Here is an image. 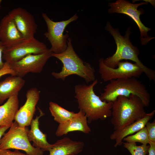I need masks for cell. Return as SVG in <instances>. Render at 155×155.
<instances>
[{
	"instance_id": "obj_1",
	"label": "cell",
	"mask_w": 155,
	"mask_h": 155,
	"mask_svg": "<svg viewBox=\"0 0 155 155\" xmlns=\"http://www.w3.org/2000/svg\"><path fill=\"white\" fill-rule=\"evenodd\" d=\"M105 29L113 36L117 45L115 53L111 57L103 59L104 64L112 68L116 67L118 63L123 60H129L137 64L150 80L155 81V71L144 65L138 58L140 51L133 46L129 39L131 29L129 28L125 35H121L117 28L112 27L110 22L106 23Z\"/></svg>"
},
{
	"instance_id": "obj_2",
	"label": "cell",
	"mask_w": 155,
	"mask_h": 155,
	"mask_svg": "<svg viewBox=\"0 0 155 155\" xmlns=\"http://www.w3.org/2000/svg\"><path fill=\"white\" fill-rule=\"evenodd\" d=\"M98 82L96 79L89 85L78 84L74 87L78 108L85 114L89 123L98 120H105L111 116L113 102L102 100L94 91Z\"/></svg>"
},
{
	"instance_id": "obj_3",
	"label": "cell",
	"mask_w": 155,
	"mask_h": 155,
	"mask_svg": "<svg viewBox=\"0 0 155 155\" xmlns=\"http://www.w3.org/2000/svg\"><path fill=\"white\" fill-rule=\"evenodd\" d=\"M145 106L137 96H118L113 102L111 122L114 131L125 127L143 117L146 113Z\"/></svg>"
},
{
	"instance_id": "obj_4",
	"label": "cell",
	"mask_w": 155,
	"mask_h": 155,
	"mask_svg": "<svg viewBox=\"0 0 155 155\" xmlns=\"http://www.w3.org/2000/svg\"><path fill=\"white\" fill-rule=\"evenodd\" d=\"M67 44V47L64 52L52 54V57L58 59L63 64L61 71L52 72V75L57 79L64 81L67 77L74 75L83 78L87 83L93 82L96 80L94 68L89 63L84 61L77 55L70 37L68 38Z\"/></svg>"
},
{
	"instance_id": "obj_5",
	"label": "cell",
	"mask_w": 155,
	"mask_h": 155,
	"mask_svg": "<svg viewBox=\"0 0 155 155\" xmlns=\"http://www.w3.org/2000/svg\"><path fill=\"white\" fill-rule=\"evenodd\" d=\"M131 94L138 96L145 106H149L150 93L144 85L134 77L110 81L105 86L100 97L103 101L113 102L119 96L129 97Z\"/></svg>"
},
{
	"instance_id": "obj_6",
	"label": "cell",
	"mask_w": 155,
	"mask_h": 155,
	"mask_svg": "<svg viewBox=\"0 0 155 155\" xmlns=\"http://www.w3.org/2000/svg\"><path fill=\"white\" fill-rule=\"evenodd\" d=\"M9 128L0 140V150H20L29 155H43V151L30 144L27 136V127H20L15 121Z\"/></svg>"
},
{
	"instance_id": "obj_7",
	"label": "cell",
	"mask_w": 155,
	"mask_h": 155,
	"mask_svg": "<svg viewBox=\"0 0 155 155\" xmlns=\"http://www.w3.org/2000/svg\"><path fill=\"white\" fill-rule=\"evenodd\" d=\"M42 16L47 28V31L44 35L51 44L50 50L56 54L63 53L67 47V41L69 37L68 33L64 34V30L70 23L77 20L78 16L76 14L67 20L55 22L45 13H42Z\"/></svg>"
},
{
	"instance_id": "obj_8",
	"label": "cell",
	"mask_w": 155,
	"mask_h": 155,
	"mask_svg": "<svg viewBox=\"0 0 155 155\" xmlns=\"http://www.w3.org/2000/svg\"><path fill=\"white\" fill-rule=\"evenodd\" d=\"M143 2L138 3H132L125 0H117L115 2L110 3L108 10L110 13H117L126 14L130 17L136 23L140 32V39L142 44L146 45L154 37L149 36L148 34L150 28L145 26L142 23L140 18L142 14V11L138 9V7L142 5L147 4Z\"/></svg>"
},
{
	"instance_id": "obj_9",
	"label": "cell",
	"mask_w": 155,
	"mask_h": 155,
	"mask_svg": "<svg viewBox=\"0 0 155 155\" xmlns=\"http://www.w3.org/2000/svg\"><path fill=\"white\" fill-rule=\"evenodd\" d=\"M104 59L99 60L98 72L101 79L104 82L117 79L132 77L139 78L143 73L142 69L136 63L126 61H121L117 67L112 68L105 65Z\"/></svg>"
},
{
	"instance_id": "obj_10",
	"label": "cell",
	"mask_w": 155,
	"mask_h": 155,
	"mask_svg": "<svg viewBox=\"0 0 155 155\" xmlns=\"http://www.w3.org/2000/svg\"><path fill=\"white\" fill-rule=\"evenodd\" d=\"M46 45L35 38L26 40L18 44L3 51L2 58L10 64L17 61L30 54L43 53L49 50Z\"/></svg>"
},
{
	"instance_id": "obj_11",
	"label": "cell",
	"mask_w": 155,
	"mask_h": 155,
	"mask_svg": "<svg viewBox=\"0 0 155 155\" xmlns=\"http://www.w3.org/2000/svg\"><path fill=\"white\" fill-rule=\"evenodd\" d=\"M52 53L49 49L43 53L30 54L10 64L15 75L22 78L30 73H40Z\"/></svg>"
},
{
	"instance_id": "obj_12",
	"label": "cell",
	"mask_w": 155,
	"mask_h": 155,
	"mask_svg": "<svg viewBox=\"0 0 155 155\" xmlns=\"http://www.w3.org/2000/svg\"><path fill=\"white\" fill-rule=\"evenodd\" d=\"M8 14L26 40L34 38L37 25L34 17L30 13L23 8L19 7L13 9Z\"/></svg>"
},
{
	"instance_id": "obj_13",
	"label": "cell",
	"mask_w": 155,
	"mask_h": 155,
	"mask_svg": "<svg viewBox=\"0 0 155 155\" xmlns=\"http://www.w3.org/2000/svg\"><path fill=\"white\" fill-rule=\"evenodd\" d=\"M40 91L36 88L29 89L26 94V99L17 112L14 120L21 127L30 125L40 98Z\"/></svg>"
},
{
	"instance_id": "obj_14",
	"label": "cell",
	"mask_w": 155,
	"mask_h": 155,
	"mask_svg": "<svg viewBox=\"0 0 155 155\" xmlns=\"http://www.w3.org/2000/svg\"><path fill=\"white\" fill-rule=\"evenodd\" d=\"M26 40L8 14L0 22V41L5 48L15 46Z\"/></svg>"
},
{
	"instance_id": "obj_15",
	"label": "cell",
	"mask_w": 155,
	"mask_h": 155,
	"mask_svg": "<svg viewBox=\"0 0 155 155\" xmlns=\"http://www.w3.org/2000/svg\"><path fill=\"white\" fill-rule=\"evenodd\" d=\"M88 123L85 114L80 110L73 118L65 122L59 124L55 135L57 136H61L69 132L74 131H80L89 134L91 131V129Z\"/></svg>"
},
{
	"instance_id": "obj_16",
	"label": "cell",
	"mask_w": 155,
	"mask_h": 155,
	"mask_svg": "<svg viewBox=\"0 0 155 155\" xmlns=\"http://www.w3.org/2000/svg\"><path fill=\"white\" fill-rule=\"evenodd\" d=\"M155 110L149 113H146L144 116L141 119L130 124L120 130L114 131L110 135V139L115 140V147L123 144V138L127 136L132 135L137 132L145 127L147 123L153 117Z\"/></svg>"
},
{
	"instance_id": "obj_17",
	"label": "cell",
	"mask_w": 155,
	"mask_h": 155,
	"mask_svg": "<svg viewBox=\"0 0 155 155\" xmlns=\"http://www.w3.org/2000/svg\"><path fill=\"white\" fill-rule=\"evenodd\" d=\"M40 115L37 116L34 119H33L30 124L31 129L27 132V136L29 141H32V146L35 148H39L43 152L49 151L53 144L49 143L46 139L47 135L43 133L39 128V118L45 114L38 108Z\"/></svg>"
},
{
	"instance_id": "obj_18",
	"label": "cell",
	"mask_w": 155,
	"mask_h": 155,
	"mask_svg": "<svg viewBox=\"0 0 155 155\" xmlns=\"http://www.w3.org/2000/svg\"><path fill=\"white\" fill-rule=\"evenodd\" d=\"M84 146L81 141H74L68 137L58 140L53 144L49 155H76L82 152Z\"/></svg>"
},
{
	"instance_id": "obj_19",
	"label": "cell",
	"mask_w": 155,
	"mask_h": 155,
	"mask_svg": "<svg viewBox=\"0 0 155 155\" xmlns=\"http://www.w3.org/2000/svg\"><path fill=\"white\" fill-rule=\"evenodd\" d=\"M25 82L22 78L11 75L0 82V104L11 96L18 94Z\"/></svg>"
},
{
	"instance_id": "obj_20",
	"label": "cell",
	"mask_w": 155,
	"mask_h": 155,
	"mask_svg": "<svg viewBox=\"0 0 155 155\" xmlns=\"http://www.w3.org/2000/svg\"><path fill=\"white\" fill-rule=\"evenodd\" d=\"M18 108V94L11 96L0 106V127L12 124Z\"/></svg>"
},
{
	"instance_id": "obj_21",
	"label": "cell",
	"mask_w": 155,
	"mask_h": 155,
	"mask_svg": "<svg viewBox=\"0 0 155 155\" xmlns=\"http://www.w3.org/2000/svg\"><path fill=\"white\" fill-rule=\"evenodd\" d=\"M49 109L54 120L59 124L65 122L71 119L77 114V113L69 111L52 102L49 103Z\"/></svg>"
},
{
	"instance_id": "obj_22",
	"label": "cell",
	"mask_w": 155,
	"mask_h": 155,
	"mask_svg": "<svg viewBox=\"0 0 155 155\" xmlns=\"http://www.w3.org/2000/svg\"><path fill=\"white\" fill-rule=\"evenodd\" d=\"M123 141L128 143L139 142L142 144H149V140L147 129L146 127L137 132L135 134L124 138Z\"/></svg>"
},
{
	"instance_id": "obj_23",
	"label": "cell",
	"mask_w": 155,
	"mask_h": 155,
	"mask_svg": "<svg viewBox=\"0 0 155 155\" xmlns=\"http://www.w3.org/2000/svg\"><path fill=\"white\" fill-rule=\"evenodd\" d=\"M125 148L127 149L131 155H146L148 153L149 145L142 144L137 146L135 143H123Z\"/></svg>"
},
{
	"instance_id": "obj_24",
	"label": "cell",
	"mask_w": 155,
	"mask_h": 155,
	"mask_svg": "<svg viewBox=\"0 0 155 155\" xmlns=\"http://www.w3.org/2000/svg\"><path fill=\"white\" fill-rule=\"evenodd\" d=\"M145 127L147 129L150 142H155V120L152 123L148 122Z\"/></svg>"
},
{
	"instance_id": "obj_25",
	"label": "cell",
	"mask_w": 155,
	"mask_h": 155,
	"mask_svg": "<svg viewBox=\"0 0 155 155\" xmlns=\"http://www.w3.org/2000/svg\"><path fill=\"white\" fill-rule=\"evenodd\" d=\"M7 74L15 76L14 71L12 69L11 65L6 62L4 63L3 67L0 69V78L2 76Z\"/></svg>"
},
{
	"instance_id": "obj_26",
	"label": "cell",
	"mask_w": 155,
	"mask_h": 155,
	"mask_svg": "<svg viewBox=\"0 0 155 155\" xmlns=\"http://www.w3.org/2000/svg\"><path fill=\"white\" fill-rule=\"evenodd\" d=\"M0 155H29L20 152L18 150L15 149L14 151L9 150H0Z\"/></svg>"
},
{
	"instance_id": "obj_27",
	"label": "cell",
	"mask_w": 155,
	"mask_h": 155,
	"mask_svg": "<svg viewBox=\"0 0 155 155\" xmlns=\"http://www.w3.org/2000/svg\"><path fill=\"white\" fill-rule=\"evenodd\" d=\"M149 144L148 155H155V142H150Z\"/></svg>"
},
{
	"instance_id": "obj_28",
	"label": "cell",
	"mask_w": 155,
	"mask_h": 155,
	"mask_svg": "<svg viewBox=\"0 0 155 155\" xmlns=\"http://www.w3.org/2000/svg\"><path fill=\"white\" fill-rule=\"evenodd\" d=\"M5 49V47L0 41V69L3 67L4 64L2 60V55Z\"/></svg>"
},
{
	"instance_id": "obj_29",
	"label": "cell",
	"mask_w": 155,
	"mask_h": 155,
	"mask_svg": "<svg viewBox=\"0 0 155 155\" xmlns=\"http://www.w3.org/2000/svg\"><path fill=\"white\" fill-rule=\"evenodd\" d=\"M11 125L2 126L0 127V140L2 136L4 134L5 132L11 126Z\"/></svg>"
},
{
	"instance_id": "obj_30",
	"label": "cell",
	"mask_w": 155,
	"mask_h": 155,
	"mask_svg": "<svg viewBox=\"0 0 155 155\" xmlns=\"http://www.w3.org/2000/svg\"><path fill=\"white\" fill-rule=\"evenodd\" d=\"M2 0H0V8H1V2H2Z\"/></svg>"
}]
</instances>
